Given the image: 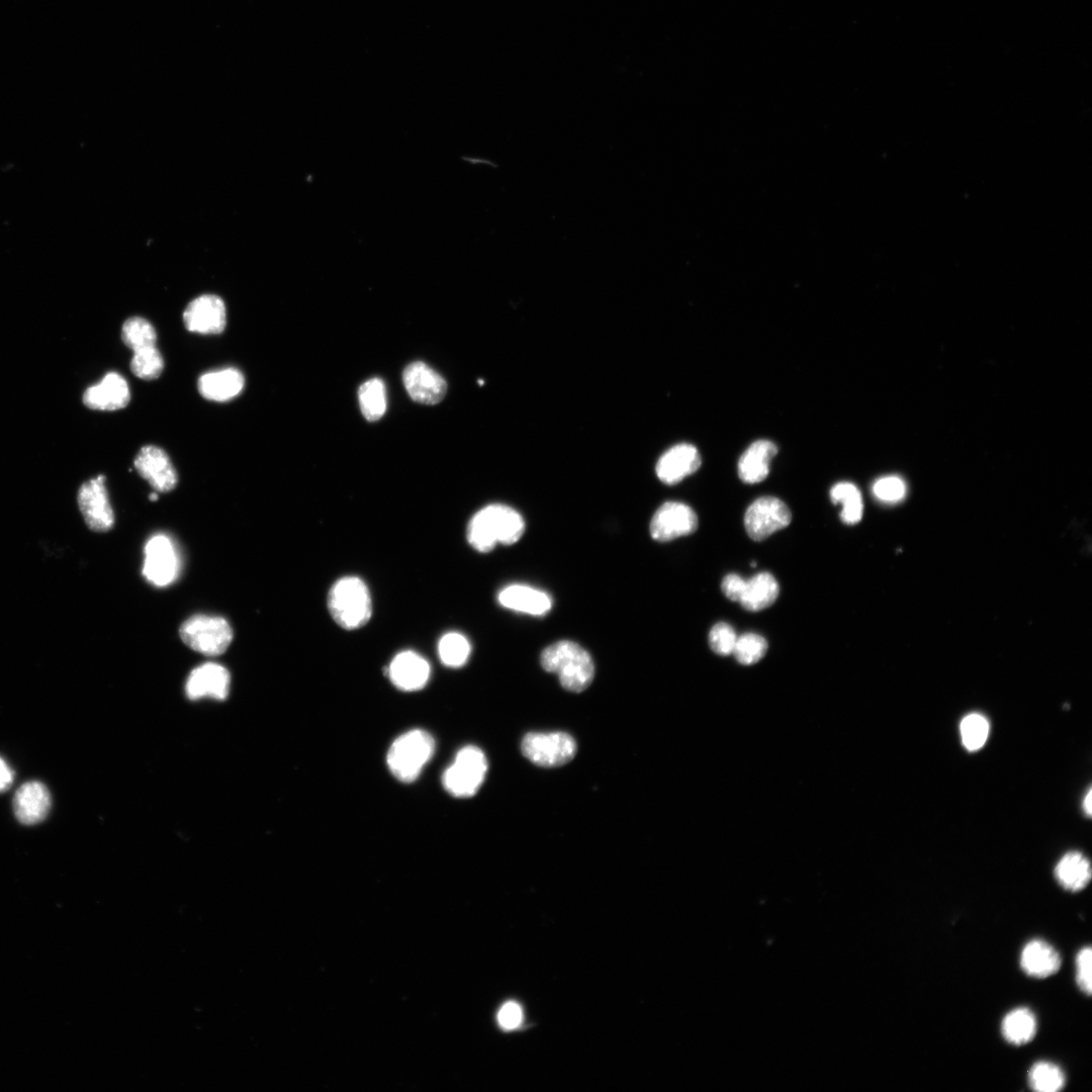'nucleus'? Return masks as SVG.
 Listing matches in <instances>:
<instances>
[{
  "mask_svg": "<svg viewBox=\"0 0 1092 1092\" xmlns=\"http://www.w3.org/2000/svg\"><path fill=\"white\" fill-rule=\"evenodd\" d=\"M525 523L513 508L493 504L478 511L467 526L468 543L479 552H488L496 544L511 545L523 535Z\"/></svg>",
  "mask_w": 1092,
  "mask_h": 1092,
  "instance_id": "1",
  "label": "nucleus"
},
{
  "mask_svg": "<svg viewBox=\"0 0 1092 1092\" xmlns=\"http://www.w3.org/2000/svg\"><path fill=\"white\" fill-rule=\"evenodd\" d=\"M541 665L558 675L561 686L570 692L584 691L595 676V665L589 653L575 642L561 640L546 647L541 653Z\"/></svg>",
  "mask_w": 1092,
  "mask_h": 1092,
  "instance_id": "2",
  "label": "nucleus"
},
{
  "mask_svg": "<svg viewBox=\"0 0 1092 1092\" xmlns=\"http://www.w3.org/2000/svg\"><path fill=\"white\" fill-rule=\"evenodd\" d=\"M327 604L333 620L345 630L363 627L372 615L369 589L357 576L338 579L329 590Z\"/></svg>",
  "mask_w": 1092,
  "mask_h": 1092,
  "instance_id": "3",
  "label": "nucleus"
},
{
  "mask_svg": "<svg viewBox=\"0 0 1092 1092\" xmlns=\"http://www.w3.org/2000/svg\"><path fill=\"white\" fill-rule=\"evenodd\" d=\"M435 751V740L425 730L415 729L403 733L391 744L387 752L390 772L401 783H412L421 774Z\"/></svg>",
  "mask_w": 1092,
  "mask_h": 1092,
  "instance_id": "4",
  "label": "nucleus"
},
{
  "mask_svg": "<svg viewBox=\"0 0 1092 1092\" xmlns=\"http://www.w3.org/2000/svg\"><path fill=\"white\" fill-rule=\"evenodd\" d=\"M486 771L487 760L483 751L474 745H467L457 752L454 762L446 768L442 783L452 796L469 798L481 787Z\"/></svg>",
  "mask_w": 1092,
  "mask_h": 1092,
  "instance_id": "5",
  "label": "nucleus"
},
{
  "mask_svg": "<svg viewBox=\"0 0 1092 1092\" xmlns=\"http://www.w3.org/2000/svg\"><path fill=\"white\" fill-rule=\"evenodd\" d=\"M181 640L192 650L205 655L222 654L233 640L229 622L217 616L196 615L180 626Z\"/></svg>",
  "mask_w": 1092,
  "mask_h": 1092,
  "instance_id": "6",
  "label": "nucleus"
},
{
  "mask_svg": "<svg viewBox=\"0 0 1092 1092\" xmlns=\"http://www.w3.org/2000/svg\"><path fill=\"white\" fill-rule=\"evenodd\" d=\"M521 749L525 757L536 765L556 767L574 757L576 743L565 732H531L523 738Z\"/></svg>",
  "mask_w": 1092,
  "mask_h": 1092,
  "instance_id": "7",
  "label": "nucleus"
},
{
  "mask_svg": "<svg viewBox=\"0 0 1092 1092\" xmlns=\"http://www.w3.org/2000/svg\"><path fill=\"white\" fill-rule=\"evenodd\" d=\"M792 520L788 506L776 496H761L746 510L744 526L754 541H762L777 531L786 528Z\"/></svg>",
  "mask_w": 1092,
  "mask_h": 1092,
  "instance_id": "8",
  "label": "nucleus"
},
{
  "mask_svg": "<svg viewBox=\"0 0 1092 1092\" xmlns=\"http://www.w3.org/2000/svg\"><path fill=\"white\" fill-rule=\"evenodd\" d=\"M77 500L89 529L94 532H106L113 527L114 514L109 503L104 475H97L84 482L79 488Z\"/></svg>",
  "mask_w": 1092,
  "mask_h": 1092,
  "instance_id": "9",
  "label": "nucleus"
},
{
  "mask_svg": "<svg viewBox=\"0 0 1092 1092\" xmlns=\"http://www.w3.org/2000/svg\"><path fill=\"white\" fill-rule=\"evenodd\" d=\"M179 560L169 537L153 536L145 546L143 574L156 586L172 583L178 574Z\"/></svg>",
  "mask_w": 1092,
  "mask_h": 1092,
  "instance_id": "10",
  "label": "nucleus"
},
{
  "mask_svg": "<svg viewBox=\"0 0 1092 1092\" xmlns=\"http://www.w3.org/2000/svg\"><path fill=\"white\" fill-rule=\"evenodd\" d=\"M697 528L698 518L691 507L679 502H667L653 515L649 531L654 540L666 542L690 535Z\"/></svg>",
  "mask_w": 1092,
  "mask_h": 1092,
  "instance_id": "11",
  "label": "nucleus"
},
{
  "mask_svg": "<svg viewBox=\"0 0 1092 1092\" xmlns=\"http://www.w3.org/2000/svg\"><path fill=\"white\" fill-rule=\"evenodd\" d=\"M185 328L192 333L216 335L226 325V310L223 300L214 294H203L188 303L184 312Z\"/></svg>",
  "mask_w": 1092,
  "mask_h": 1092,
  "instance_id": "12",
  "label": "nucleus"
},
{
  "mask_svg": "<svg viewBox=\"0 0 1092 1092\" xmlns=\"http://www.w3.org/2000/svg\"><path fill=\"white\" fill-rule=\"evenodd\" d=\"M139 474L158 492L175 488L178 475L168 454L160 447L148 445L141 448L134 458Z\"/></svg>",
  "mask_w": 1092,
  "mask_h": 1092,
  "instance_id": "13",
  "label": "nucleus"
},
{
  "mask_svg": "<svg viewBox=\"0 0 1092 1092\" xmlns=\"http://www.w3.org/2000/svg\"><path fill=\"white\" fill-rule=\"evenodd\" d=\"M402 379L408 395L421 403L436 404L444 398L447 391L445 379L421 361L406 366Z\"/></svg>",
  "mask_w": 1092,
  "mask_h": 1092,
  "instance_id": "14",
  "label": "nucleus"
},
{
  "mask_svg": "<svg viewBox=\"0 0 1092 1092\" xmlns=\"http://www.w3.org/2000/svg\"><path fill=\"white\" fill-rule=\"evenodd\" d=\"M130 399L126 380L116 372H109L83 393L84 404L97 411H116L127 405Z\"/></svg>",
  "mask_w": 1092,
  "mask_h": 1092,
  "instance_id": "15",
  "label": "nucleus"
},
{
  "mask_svg": "<svg viewBox=\"0 0 1092 1092\" xmlns=\"http://www.w3.org/2000/svg\"><path fill=\"white\" fill-rule=\"evenodd\" d=\"M231 676L228 669L208 662L194 668L186 682V694L191 700L212 698L224 700L229 695Z\"/></svg>",
  "mask_w": 1092,
  "mask_h": 1092,
  "instance_id": "16",
  "label": "nucleus"
},
{
  "mask_svg": "<svg viewBox=\"0 0 1092 1092\" xmlns=\"http://www.w3.org/2000/svg\"><path fill=\"white\" fill-rule=\"evenodd\" d=\"M388 677L399 690L415 692L423 689L430 677L428 661L412 650L397 653L387 668Z\"/></svg>",
  "mask_w": 1092,
  "mask_h": 1092,
  "instance_id": "17",
  "label": "nucleus"
},
{
  "mask_svg": "<svg viewBox=\"0 0 1092 1092\" xmlns=\"http://www.w3.org/2000/svg\"><path fill=\"white\" fill-rule=\"evenodd\" d=\"M51 808V794L40 782L30 781L21 785L13 797L16 819L25 825L42 821Z\"/></svg>",
  "mask_w": 1092,
  "mask_h": 1092,
  "instance_id": "18",
  "label": "nucleus"
},
{
  "mask_svg": "<svg viewBox=\"0 0 1092 1092\" xmlns=\"http://www.w3.org/2000/svg\"><path fill=\"white\" fill-rule=\"evenodd\" d=\"M702 459L697 448L691 444H677L665 451L656 464L658 478L666 484H675L696 472Z\"/></svg>",
  "mask_w": 1092,
  "mask_h": 1092,
  "instance_id": "19",
  "label": "nucleus"
},
{
  "mask_svg": "<svg viewBox=\"0 0 1092 1092\" xmlns=\"http://www.w3.org/2000/svg\"><path fill=\"white\" fill-rule=\"evenodd\" d=\"M245 386L243 373L234 367L212 370L202 374L197 381L201 396L211 401H229L238 396Z\"/></svg>",
  "mask_w": 1092,
  "mask_h": 1092,
  "instance_id": "20",
  "label": "nucleus"
},
{
  "mask_svg": "<svg viewBox=\"0 0 1092 1092\" xmlns=\"http://www.w3.org/2000/svg\"><path fill=\"white\" fill-rule=\"evenodd\" d=\"M1062 960L1058 950L1042 939L1028 941L1021 950L1020 967L1033 978H1048L1061 968Z\"/></svg>",
  "mask_w": 1092,
  "mask_h": 1092,
  "instance_id": "21",
  "label": "nucleus"
},
{
  "mask_svg": "<svg viewBox=\"0 0 1092 1092\" xmlns=\"http://www.w3.org/2000/svg\"><path fill=\"white\" fill-rule=\"evenodd\" d=\"M778 448L768 440L753 442L741 455L738 461V475L740 479L749 484L762 481L769 472L771 459L776 456Z\"/></svg>",
  "mask_w": 1092,
  "mask_h": 1092,
  "instance_id": "22",
  "label": "nucleus"
},
{
  "mask_svg": "<svg viewBox=\"0 0 1092 1092\" xmlns=\"http://www.w3.org/2000/svg\"><path fill=\"white\" fill-rule=\"evenodd\" d=\"M497 601L505 608L535 616L546 614L552 606L547 594L523 584L506 586L499 592Z\"/></svg>",
  "mask_w": 1092,
  "mask_h": 1092,
  "instance_id": "23",
  "label": "nucleus"
},
{
  "mask_svg": "<svg viewBox=\"0 0 1092 1092\" xmlns=\"http://www.w3.org/2000/svg\"><path fill=\"white\" fill-rule=\"evenodd\" d=\"M1054 875L1063 889L1078 892L1083 890L1091 880V864L1082 852L1072 850L1059 859Z\"/></svg>",
  "mask_w": 1092,
  "mask_h": 1092,
  "instance_id": "24",
  "label": "nucleus"
},
{
  "mask_svg": "<svg viewBox=\"0 0 1092 1092\" xmlns=\"http://www.w3.org/2000/svg\"><path fill=\"white\" fill-rule=\"evenodd\" d=\"M779 592L777 579L768 572H760L745 579L739 603L747 611L758 612L771 606Z\"/></svg>",
  "mask_w": 1092,
  "mask_h": 1092,
  "instance_id": "25",
  "label": "nucleus"
},
{
  "mask_svg": "<svg viewBox=\"0 0 1092 1092\" xmlns=\"http://www.w3.org/2000/svg\"><path fill=\"white\" fill-rule=\"evenodd\" d=\"M1037 1029L1036 1017L1026 1007H1018L1009 1011L1001 1023V1031L1004 1039L1015 1045L1025 1044L1031 1041Z\"/></svg>",
  "mask_w": 1092,
  "mask_h": 1092,
  "instance_id": "26",
  "label": "nucleus"
},
{
  "mask_svg": "<svg viewBox=\"0 0 1092 1092\" xmlns=\"http://www.w3.org/2000/svg\"><path fill=\"white\" fill-rule=\"evenodd\" d=\"M830 498L834 505H840V520L846 525H854L861 520L863 504L859 489L851 482L841 481L830 489Z\"/></svg>",
  "mask_w": 1092,
  "mask_h": 1092,
  "instance_id": "27",
  "label": "nucleus"
},
{
  "mask_svg": "<svg viewBox=\"0 0 1092 1092\" xmlns=\"http://www.w3.org/2000/svg\"><path fill=\"white\" fill-rule=\"evenodd\" d=\"M359 404L366 420L373 422L379 420L386 411V389L380 378H371L365 381L358 391Z\"/></svg>",
  "mask_w": 1092,
  "mask_h": 1092,
  "instance_id": "28",
  "label": "nucleus"
},
{
  "mask_svg": "<svg viewBox=\"0 0 1092 1092\" xmlns=\"http://www.w3.org/2000/svg\"><path fill=\"white\" fill-rule=\"evenodd\" d=\"M1027 1080L1029 1087L1036 1092H1058L1066 1084L1063 1070L1048 1061L1034 1063L1028 1071Z\"/></svg>",
  "mask_w": 1092,
  "mask_h": 1092,
  "instance_id": "29",
  "label": "nucleus"
},
{
  "mask_svg": "<svg viewBox=\"0 0 1092 1092\" xmlns=\"http://www.w3.org/2000/svg\"><path fill=\"white\" fill-rule=\"evenodd\" d=\"M121 339L134 352L156 346L157 334L149 321L141 316H132L122 325Z\"/></svg>",
  "mask_w": 1092,
  "mask_h": 1092,
  "instance_id": "30",
  "label": "nucleus"
},
{
  "mask_svg": "<svg viewBox=\"0 0 1092 1092\" xmlns=\"http://www.w3.org/2000/svg\"><path fill=\"white\" fill-rule=\"evenodd\" d=\"M470 643L460 633L450 632L439 641L438 653L443 664L458 668L464 665L470 655Z\"/></svg>",
  "mask_w": 1092,
  "mask_h": 1092,
  "instance_id": "31",
  "label": "nucleus"
},
{
  "mask_svg": "<svg viewBox=\"0 0 1092 1092\" xmlns=\"http://www.w3.org/2000/svg\"><path fill=\"white\" fill-rule=\"evenodd\" d=\"M130 369L136 377L152 380L163 372L164 360L156 346L148 347L133 352Z\"/></svg>",
  "mask_w": 1092,
  "mask_h": 1092,
  "instance_id": "32",
  "label": "nucleus"
},
{
  "mask_svg": "<svg viewBox=\"0 0 1092 1092\" xmlns=\"http://www.w3.org/2000/svg\"><path fill=\"white\" fill-rule=\"evenodd\" d=\"M989 730V722L983 715L978 713L967 715L960 725L961 738L965 748L969 751L980 749L987 741Z\"/></svg>",
  "mask_w": 1092,
  "mask_h": 1092,
  "instance_id": "33",
  "label": "nucleus"
},
{
  "mask_svg": "<svg viewBox=\"0 0 1092 1092\" xmlns=\"http://www.w3.org/2000/svg\"><path fill=\"white\" fill-rule=\"evenodd\" d=\"M767 650L766 640L755 633H745L737 637L732 654L744 665L759 661Z\"/></svg>",
  "mask_w": 1092,
  "mask_h": 1092,
  "instance_id": "34",
  "label": "nucleus"
},
{
  "mask_svg": "<svg viewBox=\"0 0 1092 1092\" xmlns=\"http://www.w3.org/2000/svg\"><path fill=\"white\" fill-rule=\"evenodd\" d=\"M737 635L734 629L727 623L715 624L709 633L710 648L719 655H730L733 652Z\"/></svg>",
  "mask_w": 1092,
  "mask_h": 1092,
  "instance_id": "35",
  "label": "nucleus"
},
{
  "mask_svg": "<svg viewBox=\"0 0 1092 1092\" xmlns=\"http://www.w3.org/2000/svg\"><path fill=\"white\" fill-rule=\"evenodd\" d=\"M873 493L881 502L896 503L904 498L906 485L898 476H884L874 482Z\"/></svg>",
  "mask_w": 1092,
  "mask_h": 1092,
  "instance_id": "36",
  "label": "nucleus"
},
{
  "mask_svg": "<svg viewBox=\"0 0 1092 1092\" xmlns=\"http://www.w3.org/2000/svg\"><path fill=\"white\" fill-rule=\"evenodd\" d=\"M1092 951L1090 946L1082 947L1076 957V982L1079 989L1090 996L1092 993L1091 963Z\"/></svg>",
  "mask_w": 1092,
  "mask_h": 1092,
  "instance_id": "37",
  "label": "nucleus"
},
{
  "mask_svg": "<svg viewBox=\"0 0 1092 1092\" xmlns=\"http://www.w3.org/2000/svg\"><path fill=\"white\" fill-rule=\"evenodd\" d=\"M499 1024L506 1029H512L518 1026L522 1019V1011L520 1006L514 1002L506 1003L499 1010L497 1016Z\"/></svg>",
  "mask_w": 1092,
  "mask_h": 1092,
  "instance_id": "38",
  "label": "nucleus"
},
{
  "mask_svg": "<svg viewBox=\"0 0 1092 1092\" xmlns=\"http://www.w3.org/2000/svg\"><path fill=\"white\" fill-rule=\"evenodd\" d=\"M745 584V579L735 573L727 574L721 583L723 594L733 602H739Z\"/></svg>",
  "mask_w": 1092,
  "mask_h": 1092,
  "instance_id": "39",
  "label": "nucleus"
},
{
  "mask_svg": "<svg viewBox=\"0 0 1092 1092\" xmlns=\"http://www.w3.org/2000/svg\"><path fill=\"white\" fill-rule=\"evenodd\" d=\"M14 779V774L9 764L0 756V793L7 791Z\"/></svg>",
  "mask_w": 1092,
  "mask_h": 1092,
  "instance_id": "40",
  "label": "nucleus"
},
{
  "mask_svg": "<svg viewBox=\"0 0 1092 1092\" xmlns=\"http://www.w3.org/2000/svg\"><path fill=\"white\" fill-rule=\"evenodd\" d=\"M1091 796H1092V792L1089 789L1086 796L1084 797V800H1083V809H1084L1085 813L1087 814V816H1089V817L1091 816V811H1092V805H1091L1092 798H1091Z\"/></svg>",
  "mask_w": 1092,
  "mask_h": 1092,
  "instance_id": "41",
  "label": "nucleus"
},
{
  "mask_svg": "<svg viewBox=\"0 0 1092 1092\" xmlns=\"http://www.w3.org/2000/svg\"><path fill=\"white\" fill-rule=\"evenodd\" d=\"M150 499L153 500V502L157 500L158 499V493H156V492L151 493L150 494Z\"/></svg>",
  "mask_w": 1092,
  "mask_h": 1092,
  "instance_id": "42",
  "label": "nucleus"
}]
</instances>
